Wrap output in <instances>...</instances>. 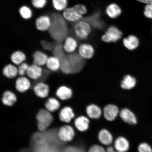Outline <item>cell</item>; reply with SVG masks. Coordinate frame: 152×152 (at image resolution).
Returning <instances> with one entry per match:
<instances>
[{
  "label": "cell",
  "instance_id": "cell-24",
  "mask_svg": "<svg viewBox=\"0 0 152 152\" xmlns=\"http://www.w3.org/2000/svg\"><path fill=\"white\" fill-rule=\"evenodd\" d=\"M85 20L88 22L90 24L91 26H92L97 29L102 30L105 27V23L103 21L101 20L99 14L98 13H96L92 16L85 18Z\"/></svg>",
  "mask_w": 152,
  "mask_h": 152
},
{
  "label": "cell",
  "instance_id": "cell-22",
  "mask_svg": "<svg viewBox=\"0 0 152 152\" xmlns=\"http://www.w3.org/2000/svg\"><path fill=\"white\" fill-rule=\"evenodd\" d=\"M115 149L117 152H126L130 148V143L126 138L120 136L116 139L114 142Z\"/></svg>",
  "mask_w": 152,
  "mask_h": 152
},
{
  "label": "cell",
  "instance_id": "cell-16",
  "mask_svg": "<svg viewBox=\"0 0 152 152\" xmlns=\"http://www.w3.org/2000/svg\"><path fill=\"white\" fill-rule=\"evenodd\" d=\"M61 106L60 101L56 97L50 96L46 99L45 108L52 113L59 110Z\"/></svg>",
  "mask_w": 152,
  "mask_h": 152
},
{
  "label": "cell",
  "instance_id": "cell-27",
  "mask_svg": "<svg viewBox=\"0 0 152 152\" xmlns=\"http://www.w3.org/2000/svg\"><path fill=\"white\" fill-rule=\"evenodd\" d=\"M3 74L7 78H15L18 75V68L14 64H9L3 68Z\"/></svg>",
  "mask_w": 152,
  "mask_h": 152
},
{
  "label": "cell",
  "instance_id": "cell-19",
  "mask_svg": "<svg viewBox=\"0 0 152 152\" xmlns=\"http://www.w3.org/2000/svg\"><path fill=\"white\" fill-rule=\"evenodd\" d=\"M35 24L37 29L41 31H45L50 29L51 25L50 18L44 15L40 16L36 20Z\"/></svg>",
  "mask_w": 152,
  "mask_h": 152
},
{
  "label": "cell",
  "instance_id": "cell-33",
  "mask_svg": "<svg viewBox=\"0 0 152 152\" xmlns=\"http://www.w3.org/2000/svg\"><path fill=\"white\" fill-rule=\"evenodd\" d=\"M139 152H152V149L148 143L142 142L138 145V148Z\"/></svg>",
  "mask_w": 152,
  "mask_h": 152
},
{
  "label": "cell",
  "instance_id": "cell-7",
  "mask_svg": "<svg viewBox=\"0 0 152 152\" xmlns=\"http://www.w3.org/2000/svg\"><path fill=\"white\" fill-rule=\"evenodd\" d=\"M78 53L83 59H91L94 56L95 49L93 45L90 44L83 43L78 47Z\"/></svg>",
  "mask_w": 152,
  "mask_h": 152
},
{
  "label": "cell",
  "instance_id": "cell-32",
  "mask_svg": "<svg viewBox=\"0 0 152 152\" xmlns=\"http://www.w3.org/2000/svg\"><path fill=\"white\" fill-rule=\"evenodd\" d=\"M29 66L25 62L19 65L18 68V75L20 76H24L26 75V72Z\"/></svg>",
  "mask_w": 152,
  "mask_h": 152
},
{
  "label": "cell",
  "instance_id": "cell-26",
  "mask_svg": "<svg viewBox=\"0 0 152 152\" xmlns=\"http://www.w3.org/2000/svg\"><path fill=\"white\" fill-rule=\"evenodd\" d=\"M33 64L42 66L45 65L48 56L45 53L41 51H37L33 54Z\"/></svg>",
  "mask_w": 152,
  "mask_h": 152
},
{
  "label": "cell",
  "instance_id": "cell-29",
  "mask_svg": "<svg viewBox=\"0 0 152 152\" xmlns=\"http://www.w3.org/2000/svg\"><path fill=\"white\" fill-rule=\"evenodd\" d=\"M10 58L13 64L19 66L25 61L26 56L25 54L22 51L17 50L11 55Z\"/></svg>",
  "mask_w": 152,
  "mask_h": 152
},
{
  "label": "cell",
  "instance_id": "cell-34",
  "mask_svg": "<svg viewBox=\"0 0 152 152\" xmlns=\"http://www.w3.org/2000/svg\"><path fill=\"white\" fill-rule=\"evenodd\" d=\"M73 7L77 12L82 16L86 14L87 12L86 7L84 5L77 4L74 6Z\"/></svg>",
  "mask_w": 152,
  "mask_h": 152
},
{
  "label": "cell",
  "instance_id": "cell-15",
  "mask_svg": "<svg viewBox=\"0 0 152 152\" xmlns=\"http://www.w3.org/2000/svg\"><path fill=\"white\" fill-rule=\"evenodd\" d=\"M62 16L66 20L72 22H77L83 18V16L78 14L73 7L64 9Z\"/></svg>",
  "mask_w": 152,
  "mask_h": 152
},
{
  "label": "cell",
  "instance_id": "cell-2",
  "mask_svg": "<svg viewBox=\"0 0 152 152\" xmlns=\"http://www.w3.org/2000/svg\"><path fill=\"white\" fill-rule=\"evenodd\" d=\"M74 31L76 37L78 39L85 40L90 36L92 31V28L90 24L83 18L76 22L74 26Z\"/></svg>",
  "mask_w": 152,
  "mask_h": 152
},
{
  "label": "cell",
  "instance_id": "cell-18",
  "mask_svg": "<svg viewBox=\"0 0 152 152\" xmlns=\"http://www.w3.org/2000/svg\"><path fill=\"white\" fill-rule=\"evenodd\" d=\"M43 74V69L42 66L33 64L28 66L26 75L28 78L37 80L40 78Z\"/></svg>",
  "mask_w": 152,
  "mask_h": 152
},
{
  "label": "cell",
  "instance_id": "cell-20",
  "mask_svg": "<svg viewBox=\"0 0 152 152\" xmlns=\"http://www.w3.org/2000/svg\"><path fill=\"white\" fill-rule=\"evenodd\" d=\"M137 83L135 77L130 75H126L124 76L121 81L120 86L123 90H130L136 87Z\"/></svg>",
  "mask_w": 152,
  "mask_h": 152
},
{
  "label": "cell",
  "instance_id": "cell-23",
  "mask_svg": "<svg viewBox=\"0 0 152 152\" xmlns=\"http://www.w3.org/2000/svg\"><path fill=\"white\" fill-rule=\"evenodd\" d=\"M86 112L89 118L94 119H99L103 113L100 107L94 104H91L87 106L86 108Z\"/></svg>",
  "mask_w": 152,
  "mask_h": 152
},
{
  "label": "cell",
  "instance_id": "cell-12",
  "mask_svg": "<svg viewBox=\"0 0 152 152\" xmlns=\"http://www.w3.org/2000/svg\"><path fill=\"white\" fill-rule=\"evenodd\" d=\"M120 117L125 123L131 125H135L137 123L136 115L128 108H125L120 111Z\"/></svg>",
  "mask_w": 152,
  "mask_h": 152
},
{
  "label": "cell",
  "instance_id": "cell-36",
  "mask_svg": "<svg viewBox=\"0 0 152 152\" xmlns=\"http://www.w3.org/2000/svg\"><path fill=\"white\" fill-rule=\"evenodd\" d=\"M31 2L32 4L35 8L41 9L46 4L47 0H32Z\"/></svg>",
  "mask_w": 152,
  "mask_h": 152
},
{
  "label": "cell",
  "instance_id": "cell-9",
  "mask_svg": "<svg viewBox=\"0 0 152 152\" xmlns=\"http://www.w3.org/2000/svg\"><path fill=\"white\" fill-rule=\"evenodd\" d=\"M119 113L118 107L113 104H107L104 107L103 111L104 118L110 121H115L119 115Z\"/></svg>",
  "mask_w": 152,
  "mask_h": 152
},
{
  "label": "cell",
  "instance_id": "cell-37",
  "mask_svg": "<svg viewBox=\"0 0 152 152\" xmlns=\"http://www.w3.org/2000/svg\"><path fill=\"white\" fill-rule=\"evenodd\" d=\"M144 14L146 18L152 19V4H147L145 7Z\"/></svg>",
  "mask_w": 152,
  "mask_h": 152
},
{
  "label": "cell",
  "instance_id": "cell-21",
  "mask_svg": "<svg viewBox=\"0 0 152 152\" xmlns=\"http://www.w3.org/2000/svg\"><path fill=\"white\" fill-rule=\"evenodd\" d=\"M99 140L102 145L105 146L111 145L113 142V136L107 129H102L99 132Z\"/></svg>",
  "mask_w": 152,
  "mask_h": 152
},
{
  "label": "cell",
  "instance_id": "cell-1",
  "mask_svg": "<svg viewBox=\"0 0 152 152\" xmlns=\"http://www.w3.org/2000/svg\"><path fill=\"white\" fill-rule=\"evenodd\" d=\"M38 131L43 132L46 131L53 123L54 117L53 114L45 108H42L36 115Z\"/></svg>",
  "mask_w": 152,
  "mask_h": 152
},
{
  "label": "cell",
  "instance_id": "cell-31",
  "mask_svg": "<svg viewBox=\"0 0 152 152\" xmlns=\"http://www.w3.org/2000/svg\"><path fill=\"white\" fill-rule=\"evenodd\" d=\"M20 14L22 18L26 20L31 18L32 16V12L29 7L24 6L21 7L20 11Z\"/></svg>",
  "mask_w": 152,
  "mask_h": 152
},
{
  "label": "cell",
  "instance_id": "cell-10",
  "mask_svg": "<svg viewBox=\"0 0 152 152\" xmlns=\"http://www.w3.org/2000/svg\"><path fill=\"white\" fill-rule=\"evenodd\" d=\"M31 87V83L29 78L25 76H20L15 81V89L20 94L27 92Z\"/></svg>",
  "mask_w": 152,
  "mask_h": 152
},
{
  "label": "cell",
  "instance_id": "cell-40",
  "mask_svg": "<svg viewBox=\"0 0 152 152\" xmlns=\"http://www.w3.org/2000/svg\"><path fill=\"white\" fill-rule=\"evenodd\" d=\"M116 152H117V151H116Z\"/></svg>",
  "mask_w": 152,
  "mask_h": 152
},
{
  "label": "cell",
  "instance_id": "cell-25",
  "mask_svg": "<svg viewBox=\"0 0 152 152\" xmlns=\"http://www.w3.org/2000/svg\"><path fill=\"white\" fill-rule=\"evenodd\" d=\"M45 66L50 71L53 72H57L61 68V61L60 59L57 56L49 57Z\"/></svg>",
  "mask_w": 152,
  "mask_h": 152
},
{
  "label": "cell",
  "instance_id": "cell-39",
  "mask_svg": "<svg viewBox=\"0 0 152 152\" xmlns=\"http://www.w3.org/2000/svg\"><path fill=\"white\" fill-rule=\"evenodd\" d=\"M108 152H115L114 151V150L113 149V148L111 147H110L108 148Z\"/></svg>",
  "mask_w": 152,
  "mask_h": 152
},
{
  "label": "cell",
  "instance_id": "cell-28",
  "mask_svg": "<svg viewBox=\"0 0 152 152\" xmlns=\"http://www.w3.org/2000/svg\"><path fill=\"white\" fill-rule=\"evenodd\" d=\"M106 12L109 18L115 19L121 15V10L118 5L113 3L108 6L106 9Z\"/></svg>",
  "mask_w": 152,
  "mask_h": 152
},
{
  "label": "cell",
  "instance_id": "cell-13",
  "mask_svg": "<svg viewBox=\"0 0 152 152\" xmlns=\"http://www.w3.org/2000/svg\"><path fill=\"white\" fill-rule=\"evenodd\" d=\"M122 42L124 46L130 51L136 50L139 46L140 43L138 37L134 35H130L124 38Z\"/></svg>",
  "mask_w": 152,
  "mask_h": 152
},
{
  "label": "cell",
  "instance_id": "cell-11",
  "mask_svg": "<svg viewBox=\"0 0 152 152\" xmlns=\"http://www.w3.org/2000/svg\"><path fill=\"white\" fill-rule=\"evenodd\" d=\"M76 130L80 132H85L90 127V121L88 118L81 115L76 117L73 121Z\"/></svg>",
  "mask_w": 152,
  "mask_h": 152
},
{
  "label": "cell",
  "instance_id": "cell-8",
  "mask_svg": "<svg viewBox=\"0 0 152 152\" xmlns=\"http://www.w3.org/2000/svg\"><path fill=\"white\" fill-rule=\"evenodd\" d=\"M56 98L61 101H67L73 97V91L70 87L62 85L57 89L55 93Z\"/></svg>",
  "mask_w": 152,
  "mask_h": 152
},
{
  "label": "cell",
  "instance_id": "cell-38",
  "mask_svg": "<svg viewBox=\"0 0 152 152\" xmlns=\"http://www.w3.org/2000/svg\"><path fill=\"white\" fill-rule=\"evenodd\" d=\"M140 2L147 4H152V0H137Z\"/></svg>",
  "mask_w": 152,
  "mask_h": 152
},
{
  "label": "cell",
  "instance_id": "cell-14",
  "mask_svg": "<svg viewBox=\"0 0 152 152\" xmlns=\"http://www.w3.org/2000/svg\"><path fill=\"white\" fill-rule=\"evenodd\" d=\"M18 96L15 93L10 90L4 91L2 94L1 101L4 105L11 107L16 103Z\"/></svg>",
  "mask_w": 152,
  "mask_h": 152
},
{
  "label": "cell",
  "instance_id": "cell-35",
  "mask_svg": "<svg viewBox=\"0 0 152 152\" xmlns=\"http://www.w3.org/2000/svg\"><path fill=\"white\" fill-rule=\"evenodd\" d=\"M88 152H106V151L102 146L98 144H94L89 148Z\"/></svg>",
  "mask_w": 152,
  "mask_h": 152
},
{
  "label": "cell",
  "instance_id": "cell-30",
  "mask_svg": "<svg viewBox=\"0 0 152 152\" xmlns=\"http://www.w3.org/2000/svg\"><path fill=\"white\" fill-rule=\"evenodd\" d=\"M53 7L58 11L64 10L67 5V0H52Z\"/></svg>",
  "mask_w": 152,
  "mask_h": 152
},
{
  "label": "cell",
  "instance_id": "cell-5",
  "mask_svg": "<svg viewBox=\"0 0 152 152\" xmlns=\"http://www.w3.org/2000/svg\"><path fill=\"white\" fill-rule=\"evenodd\" d=\"M58 118L65 124H71L76 118V114L71 106H66L59 110Z\"/></svg>",
  "mask_w": 152,
  "mask_h": 152
},
{
  "label": "cell",
  "instance_id": "cell-17",
  "mask_svg": "<svg viewBox=\"0 0 152 152\" xmlns=\"http://www.w3.org/2000/svg\"><path fill=\"white\" fill-rule=\"evenodd\" d=\"M77 42L75 38L71 37H66L62 45L63 50L67 54H73L78 47Z\"/></svg>",
  "mask_w": 152,
  "mask_h": 152
},
{
  "label": "cell",
  "instance_id": "cell-6",
  "mask_svg": "<svg viewBox=\"0 0 152 152\" xmlns=\"http://www.w3.org/2000/svg\"><path fill=\"white\" fill-rule=\"evenodd\" d=\"M34 94L38 98L46 99L50 94V89L49 85L42 82L38 83L33 87Z\"/></svg>",
  "mask_w": 152,
  "mask_h": 152
},
{
  "label": "cell",
  "instance_id": "cell-4",
  "mask_svg": "<svg viewBox=\"0 0 152 152\" xmlns=\"http://www.w3.org/2000/svg\"><path fill=\"white\" fill-rule=\"evenodd\" d=\"M123 33L119 28L111 26L107 28L104 35L102 36L101 39L107 43H116L122 38Z\"/></svg>",
  "mask_w": 152,
  "mask_h": 152
},
{
  "label": "cell",
  "instance_id": "cell-3",
  "mask_svg": "<svg viewBox=\"0 0 152 152\" xmlns=\"http://www.w3.org/2000/svg\"><path fill=\"white\" fill-rule=\"evenodd\" d=\"M58 136L59 139L66 143H69L73 141L76 136L75 129L70 124L62 125L58 129Z\"/></svg>",
  "mask_w": 152,
  "mask_h": 152
}]
</instances>
